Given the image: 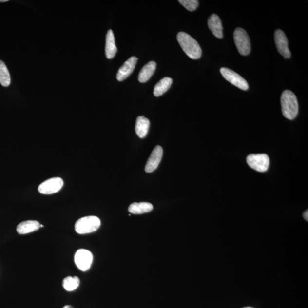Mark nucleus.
I'll use <instances>...</instances> for the list:
<instances>
[{
    "label": "nucleus",
    "mask_w": 308,
    "mask_h": 308,
    "mask_svg": "<svg viewBox=\"0 0 308 308\" xmlns=\"http://www.w3.org/2000/svg\"><path fill=\"white\" fill-rule=\"evenodd\" d=\"M179 45L186 54L192 59H199L202 56V49L195 39L185 32H179L177 35Z\"/></svg>",
    "instance_id": "f257e3e1"
},
{
    "label": "nucleus",
    "mask_w": 308,
    "mask_h": 308,
    "mask_svg": "<svg viewBox=\"0 0 308 308\" xmlns=\"http://www.w3.org/2000/svg\"><path fill=\"white\" fill-rule=\"evenodd\" d=\"M281 105L284 117L289 120L296 118L299 113V104L297 97L292 92L286 90L283 92L281 96Z\"/></svg>",
    "instance_id": "f03ea898"
},
{
    "label": "nucleus",
    "mask_w": 308,
    "mask_h": 308,
    "mask_svg": "<svg viewBox=\"0 0 308 308\" xmlns=\"http://www.w3.org/2000/svg\"><path fill=\"white\" fill-rule=\"evenodd\" d=\"M100 220L95 216H89L82 217L77 221L75 224V230L79 234H87L96 232L100 226Z\"/></svg>",
    "instance_id": "7ed1b4c3"
},
{
    "label": "nucleus",
    "mask_w": 308,
    "mask_h": 308,
    "mask_svg": "<svg viewBox=\"0 0 308 308\" xmlns=\"http://www.w3.org/2000/svg\"><path fill=\"white\" fill-rule=\"evenodd\" d=\"M247 162L251 168L263 173L269 169L270 160L266 154H252L247 156Z\"/></svg>",
    "instance_id": "20e7f679"
},
{
    "label": "nucleus",
    "mask_w": 308,
    "mask_h": 308,
    "mask_svg": "<svg viewBox=\"0 0 308 308\" xmlns=\"http://www.w3.org/2000/svg\"><path fill=\"white\" fill-rule=\"evenodd\" d=\"M234 41L240 54L247 56L251 49L250 39L247 33L242 28H237L233 35Z\"/></svg>",
    "instance_id": "39448f33"
},
{
    "label": "nucleus",
    "mask_w": 308,
    "mask_h": 308,
    "mask_svg": "<svg viewBox=\"0 0 308 308\" xmlns=\"http://www.w3.org/2000/svg\"><path fill=\"white\" fill-rule=\"evenodd\" d=\"M63 186L61 177H55L45 180L38 186V192L43 195H51L59 192Z\"/></svg>",
    "instance_id": "423d86ee"
},
{
    "label": "nucleus",
    "mask_w": 308,
    "mask_h": 308,
    "mask_svg": "<svg viewBox=\"0 0 308 308\" xmlns=\"http://www.w3.org/2000/svg\"><path fill=\"white\" fill-rule=\"evenodd\" d=\"M93 256L90 251L80 249L77 251L75 255V262L78 269L85 272L91 267Z\"/></svg>",
    "instance_id": "0eeeda50"
},
{
    "label": "nucleus",
    "mask_w": 308,
    "mask_h": 308,
    "mask_svg": "<svg viewBox=\"0 0 308 308\" xmlns=\"http://www.w3.org/2000/svg\"><path fill=\"white\" fill-rule=\"evenodd\" d=\"M220 73L227 81L232 83L234 86L243 90L249 89V86L246 80L233 70L229 68H222L220 69Z\"/></svg>",
    "instance_id": "6e6552de"
},
{
    "label": "nucleus",
    "mask_w": 308,
    "mask_h": 308,
    "mask_svg": "<svg viewBox=\"0 0 308 308\" xmlns=\"http://www.w3.org/2000/svg\"><path fill=\"white\" fill-rule=\"evenodd\" d=\"M274 41L280 54L286 59L289 58L291 53L289 48V42L285 33L280 29L276 30L274 33Z\"/></svg>",
    "instance_id": "1a4fd4ad"
},
{
    "label": "nucleus",
    "mask_w": 308,
    "mask_h": 308,
    "mask_svg": "<svg viewBox=\"0 0 308 308\" xmlns=\"http://www.w3.org/2000/svg\"><path fill=\"white\" fill-rule=\"evenodd\" d=\"M163 156V149L161 146H157L154 148L152 154L147 160L145 171L146 173H152L158 167Z\"/></svg>",
    "instance_id": "9d476101"
},
{
    "label": "nucleus",
    "mask_w": 308,
    "mask_h": 308,
    "mask_svg": "<svg viewBox=\"0 0 308 308\" xmlns=\"http://www.w3.org/2000/svg\"><path fill=\"white\" fill-rule=\"evenodd\" d=\"M138 58L133 56L124 63L120 67L116 75V79L119 81H122L128 77L135 68Z\"/></svg>",
    "instance_id": "9b49d317"
},
{
    "label": "nucleus",
    "mask_w": 308,
    "mask_h": 308,
    "mask_svg": "<svg viewBox=\"0 0 308 308\" xmlns=\"http://www.w3.org/2000/svg\"><path fill=\"white\" fill-rule=\"evenodd\" d=\"M208 26L213 35L218 38H222L223 37V26L222 21L219 17L213 14L210 16L208 20Z\"/></svg>",
    "instance_id": "f8f14e48"
},
{
    "label": "nucleus",
    "mask_w": 308,
    "mask_h": 308,
    "mask_svg": "<svg viewBox=\"0 0 308 308\" xmlns=\"http://www.w3.org/2000/svg\"><path fill=\"white\" fill-rule=\"evenodd\" d=\"M116 52L115 36L112 30H109L106 39L105 52L107 58L111 59L115 58Z\"/></svg>",
    "instance_id": "ddd939ff"
},
{
    "label": "nucleus",
    "mask_w": 308,
    "mask_h": 308,
    "mask_svg": "<svg viewBox=\"0 0 308 308\" xmlns=\"http://www.w3.org/2000/svg\"><path fill=\"white\" fill-rule=\"evenodd\" d=\"M40 223L36 220H27L19 223L17 227V231L21 235L35 232L39 230Z\"/></svg>",
    "instance_id": "4468645a"
},
{
    "label": "nucleus",
    "mask_w": 308,
    "mask_h": 308,
    "mask_svg": "<svg viewBox=\"0 0 308 308\" xmlns=\"http://www.w3.org/2000/svg\"><path fill=\"white\" fill-rule=\"evenodd\" d=\"M150 120L144 116H139L137 118L135 131L140 138H144L148 133L150 127Z\"/></svg>",
    "instance_id": "2eb2a0df"
},
{
    "label": "nucleus",
    "mask_w": 308,
    "mask_h": 308,
    "mask_svg": "<svg viewBox=\"0 0 308 308\" xmlns=\"http://www.w3.org/2000/svg\"><path fill=\"white\" fill-rule=\"evenodd\" d=\"M156 66V63L154 61H150L144 66L139 74V81L141 83H145L148 81L155 72Z\"/></svg>",
    "instance_id": "dca6fc26"
},
{
    "label": "nucleus",
    "mask_w": 308,
    "mask_h": 308,
    "mask_svg": "<svg viewBox=\"0 0 308 308\" xmlns=\"http://www.w3.org/2000/svg\"><path fill=\"white\" fill-rule=\"evenodd\" d=\"M153 209V206L148 202L133 203L129 207V212L132 214H142L149 212Z\"/></svg>",
    "instance_id": "f3484780"
},
{
    "label": "nucleus",
    "mask_w": 308,
    "mask_h": 308,
    "mask_svg": "<svg viewBox=\"0 0 308 308\" xmlns=\"http://www.w3.org/2000/svg\"><path fill=\"white\" fill-rule=\"evenodd\" d=\"M172 83L173 79L170 77H165V78L160 80L154 87V96L158 97L163 95L164 93H166L170 89Z\"/></svg>",
    "instance_id": "a211bd4d"
},
{
    "label": "nucleus",
    "mask_w": 308,
    "mask_h": 308,
    "mask_svg": "<svg viewBox=\"0 0 308 308\" xmlns=\"http://www.w3.org/2000/svg\"><path fill=\"white\" fill-rule=\"evenodd\" d=\"M11 79L7 67L4 62L0 60V83L4 87L11 84Z\"/></svg>",
    "instance_id": "6ab92c4d"
},
{
    "label": "nucleus",
    "mask_w": 308,
    "mask_h": 308,
    "mask_svg": "<svg viewBox=\"0 0 308 308\" xmlns=\"http://www.w3.org/2000/svg\"><path fill=\"white\" fill-rule=\"evenodd\" d=\"M79 284L80 280L79 278L77 276L66 277L63 279L62 283V285L64 289L67 291H69V292H72V291L78 289Z\"/></svg>",
    "instance_id": "aec40b11"
},
{
    "label": "nucleus",
    "mask_w": 308,
    "mask_h": 308,
    "mask_svg": "<svg viewBox=\"0 0 308 308\" xmlns=\"http://www.w3.org/2000/svg\"><path fill=\"white\" fill-rule=\"evenodd\" d=\"M178 2L190 12L195 11L199 5L197 0H179Z\"/></svg>",
    "instance_id": "412c9836"
},
{
    "label": "nucleus",
    "mask_w": 308,
    "mask_h": 308,
    "mask_svg": "<svg viewBox=\"0 0 308 308\" xmlns=\"http://www.w3.org/2000/svg\"><path fill=\"white\" fill-rule=\"evenodd\" d=\"M303 216H304L305 219H306L307 221L308 220V210H307L306 212L304 213Z\"/></svg>",
    "instance_id": "4be33fe9"
},
{
    "label": "nucleus",
    "mask_w": 308,
    "mask_h": 308,
    "mask_svg": "<svg viewBox=\"0 0 308 308\" xmlns=\"http://www.w3.org/2000/svg\"><path fill=\"white\" fill-rule=\"evenodd\" d=\"M63 308H74L72 306H69V305H68V306H65Z\"/></svg>",
    "instance_id": "5701e85b"
},
{
    "label": "nucleus",
    "mask_w": 308,
    "mask_h": 308,
    "mask_svg": "<svg viewBox=\"0 0 308 308\" xmlns=\"http://www.w3.org/2000/svg\"><path fill=\"white\" fill-rule=\"evenodd\" d=\"M8 0H0V2H8Z\"/></svg>",
    "instance_id": "b1692460"
},
{
    "label": "nucleus",
    "mask_w": 308,
    "mask_h": 308,
    "mask_svg": "<svg viewBox=\"0 0 308 308\" xmlns=\"http://www.w3.org/2000/svg\"><path fill=\"white\" fill-rule=\"evenodd\" d=\"M251 308V307H246V308Z\"/></svg>",
    "instance_id": "393cba45"
}]
</instances>
